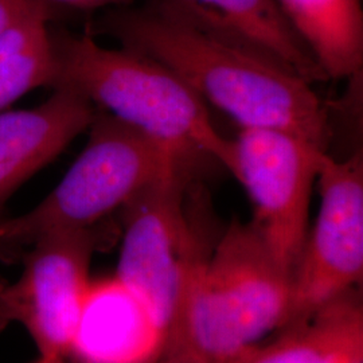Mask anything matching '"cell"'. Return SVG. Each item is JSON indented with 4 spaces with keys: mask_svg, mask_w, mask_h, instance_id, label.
Returning a JSON list of instances; mask_svg holds the SVG:
<instances>
[{
    "mask_svg": "<svg viewBox=\"0 0 363 363\" xmlns=\"http://www.w3.org/2000/svg\"><path fill=\"white\" fill-rule=\"evenodd\" d=\"M167 66L238 128L286 130L327 152L330 111L311 84L245 40L163 0L109 9L88 27Z\"/></svg>",
    "mask_w": 363,
    "mask_h": 363,
    "instance_id": "1",
    "label": "cell"
},
{
    "mask_svg": "<svg viewBox=\"0 0 363 363\" xmlns=\"http://www.w3.org/2000/svg\"><path fill=\"white\" fill-rule=\"evenodd\" d=\"M52 89L69 88L96 108L182 155L214 162L233 175L232 139L208 104L177 73L143 52L100 46L91 34L50 27Z\"/></svg>",
    "mask_w": 363,
    "mask_h": 363,
    "instance_id": "2",
    "label": "cell"
},
{
    "mask_svg": "<svg viewBox=\"0 0 363 363\" xmlns=\"http://www.w3.org/2000/svg\"><path fill=\"white\" fill-rule=\"evenodd\" d=\"M206 160L182 155L97 108L89 139L62 181L38 206L0 218V238L11 259L43 234L97 225L147 186Z\"/></svg>",
    "mask_w": 363,
    "mask_h": 363,
    "instance_id": "3",
    "label": "cell"
},
{
    "mask_svg": "<svg viewBox=\"0 0 363 363\" xmlns=\"http://www.w3.org/2000/svg\"><path fill=\"white\" fill-rule=\"evenodd\" d=\"M201 169L186 167L147 186L121 208L123 241L116 276L143 301L169 337L177 325L184 276L210 250L208 194Z\"/></svg>",
    "mask_w": 363,
    "mask_h": 363,
    "instance_id": "4",
    "label": "cell"
},
{
    "mask_svg": "<svg viewBox=\"0 0 363 363\" xmlns=\"http://www.w3.org/2000/svg\"><path fill=\"white\" fill-rule=\"evenodd\" d=\"M113 234L103 220L35 240L19 279H0V331L13 323L23 325L40 355L67 357L91 284L93 255Z\"/></svg>",
    "mask_w": 363,
    "mask_h": 363,
    "instance_id": "5",
    "label": "cell"
},
{
    "mask_svg": "<svg viewBox=\"0 0 363 363\" xmlns=\"http://www.w3.org/2000/svg\"><path fill=\"white\" fill-rule=\"evenodd\" d=\"M232 142L233 177L253 206L250 222L279 262L294 274L310 230L312 189L325 151L276 128H238Z\"/></svg>",
    "mask_w": 363,
    "mask_h": 363,
    "instance_id": "6",
    "label": "cell"
},
{
    "mask_svg": "<svg viewBox=\"0 0 363 363\" xmlns=\"http://www.w3.org/2000/svg\"><path fill=\"white\" fill-rule=\"evenodd\" d=\"M316 182L320 206L292 274L294 300L286 323L362 286V151L343 160L323 152Z\"/></svg>",
    "mask_w": 363,
    "mask_h": 363,
    "instance_id": "7",
    "label": "cell"
},
{
    "mask_svg": "<svg viewBox=\"0 0 363 363\" xmlns=\"http://www.w3.org/2000/svg\"><path fill=\"white\" fill-rule=\"evenodd\" d=\"M208 274L250 346L289 320L292 273L279 262L255 225L233 220L208 255Z\"/></svg>",
    "mask_w": 363,
    "mask_h": 363,
    "instance_id": "8",
    "label": "cell"
},
{
    "mask_svg": "<svg viewBox=\"0 0 363 363\" xmlns=\"http://www.w3.org/2000/svg\"><path fill=\"white\" fill-rule=\"evenodd\" d=\"M167 337L116 274L91 280L69 355L77 363H156Z\"/></svg>",
    "mask_w": 363,
    "mask_h": 363,
    "instance_id": "9",
    "label": "cell"
},
{
    "mask_svg": "<svg viewBox=\"0 0 363 363\" xmlns=\"http://www.w3.org/2000/svg\"><path fill=\"white\" fill-rule=\"evenodd\" d=\"M97 108L78 91L55 88L34 109L0 112V217L13 191L89 130Z\"/></svg>",
    "mask_w": 363,
    "mask_h": 363,
    "instance_id": "10",
    "label": "cell"
},
{
    "mask_svg": "<svg viewBox=\"0 0 363 363\" xmlns=\"http://www.w3.org/2000/svg\"><path fill=\"white\" fill-rule=\"evenodd\" d=\"M238 363H363L362 289H351L286 323Z\"/></svg>",
    "mask_w": 363,
    "mask_h": 363,
    "instance_id": "11",
    "label": "cell"
},
{
    "mask_svg": "<svg viewBox=\"0 0 363 363\" xmlns=\"http://www.w3.org/2000/svg\"><path fill=\"white\" fill-rule=\"evenodd\" d=\"M242 39L308 84L328 77L279 0H163Z\"/></svg>",
    "mask_w": 363,
    "mask_h": 363,
    "instance_id": "12",
    "label": "cell"
},
{
    "mask_svg": "<svg viewBox=\"0 0 363 363\" xmlns=\"http://www.w3.org/2000/svg\"><path fill=\"white\" fill-rule=\"evenodd\" d=\"M211 249L194 259L186 272L169 343H184L206 363H238L253 346L208 279L206 265Z\"/></svg>",
    "mask_w": 363,
    "mask_h": 363,
    "instance_id": "13",
    "label": "cell"
},
{
    "mask_svg": "<svg viewBox=\"0 0 363 363\" xmlns=\"http://www.w3.org/2000/svg\"><path fill=\"white\" fill-rule=\"evenodd\" d=\"M328 79L362 73L361 0H279Z\"/></svg>",
    "mask_w": 363,
    "mask_h": 363,
    "instance_id": "14",
    "label": "cell"
},
{
    "mask_svg": "<svg viewBox=\"0 0 363 363\" xmlns=\"http://www.w3.org/2000/svg\"><path fill=\"white\" fill-rule=\"evenodd\" d=\"M52 11L35 13L0 37V112L27 91L52 86Z\"/></svg>",
    "mask_w": 363,
    "mask_h": 363,
    "instance_id": "15",
    "label": "cell"
},
{
    "mask_svg": "<svg viewBox=\"0 0 363 363\" xmlns=\"http://www.w3.org/2000/svg\"><path fill=\"white\" fill-rule=\"evenodd\" d=\"M43 11L57 13L42 0H0V37L19 22Z\"/></svg>",
    "mask_w": 363,
    "mask_h": 363,
    "instance_id": "16",
    "label": "cell"
},
{
    "mask_svg": "<svg viewBox=\"0 0 363 363\" xmlns=\"http://www.w3.org/2000/svg\"><path fill=\"white\" fill-rule=\"evenodd\" d=\"M54 11L69 10L78 13H91L101 9H117L135 4L138 0H42Z\"/></svg>",
    "mask_w": 363,
    "mask_h": 363,
    "instance_id": "17",
    "label": "cell"
},
{
    "mask_svg": "<svg viewBox=\"0 0 363 363\" xmlns=\"http://www.w3.org/2000/svg\"><path fill=\"white\" fill-rule=\"evenodd\" d=\"M156 363H206L182 342H169Z\"/></svg>",
    "mask_w": 363,
    "mask_h": 363,
    "instance_id": "18",
    "label": "cell"
},
{
    "mask_svg": "<svg viewBox=\"0 0 363 363\" xmlns=\"http://www.w3.org/2000/svg\"><path fill=\"white\" fill-rule=\"evenodd\" d=\"M34 363H70L67 361V357L61 355H39V359Z\"/></svg>",
    "mask_w": 363,
    "mask_h": 363,
    "instance_id": "19",
    "label": "cell"
}]
</instances>
